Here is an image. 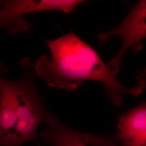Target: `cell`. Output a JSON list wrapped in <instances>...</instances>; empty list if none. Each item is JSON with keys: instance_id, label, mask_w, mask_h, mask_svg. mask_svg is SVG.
I'll list each match as a JSON object with an SVG mask.
<instances>
[{"instance_id": "cell-1", "label": "cell", "mask_w": 146, "mask_h": 146, "mask_svg": "<svg viewBox=\"0 0 146 146\" xmlns=\"http://www.w3.org/2000/svg\"><path fill=\"white\" fill-rule=\"evenodd\" d=\"M46 42L51 56H41L34 68L48 86L72 91L85 81H99L116 107L121 106L123 95L137 96L143 92L137 86L130 88L121 84L94 49L72 33Z\"/></svg>"}, {"instance_id": "cell-2", "label": "cell", "mask_w": 146, "mask_h": 146, "mask_svg": "<svg viewBox=\"0 0 146 146\" xmlns=\"http://www.w3.org/2000/svg\"><path fill=\"white\" fill-rule=\"evenodd\" d=\"M19 64L22 75L17 80L16 124L13 146H22L29 141L38 144V126L42 123L48 125L55 114L46 108L43 99L36 87V75L31 58H23Z\"/></svg>"}, {"instance_id": "cell-3", "label": "cell", "mask_w": 146, "mask_h": 146, "mask_svg": "<svg viewBox=\"0 0 146 146\" xmlns=\"http://www.w3.org/2000/svg\"><path fill=\"white\" fill-rule=\"evenodd\" d=\"M84 2L80 0L0 1V30H5L11 35L29 31L32 25L26 20L25 16L52 10L69 13Z\"/></svg>"}, {"instance_id": "cell-4", "label": "cell", "mask_w": 146, "mask_h": 146, "mask_svg": "<svg viewBox=\"0 0 146 146\" xmlns=\"http://www.w3.org/2000/svg\"><path fill=\"white\" fill-rule=\"evenodd\" d=\"M116 36L122 39L121 47L107 66L116 76L125 52L130 48L139 46L146 38V0L138 2L120 25L100 34L98 38L100 42L104 43L111 37Z\"/></svg>"}, {"instance_id": "cell-5", "label": "cell", "mask_w": 146, "mask_h": 146, "mask_svg": "<svg viewBox=\"0 0 146 146\" xmlns=\"http://www.w3.org/2000/svg\"><path fill=\"white\" fill-rule=\"evenodd\" d=\"M40 136L50 146H119L116 135H96L80 132L63 125L55 115Z\"/></svg>"}, {"instance_id": "cell-6", "label": "cell", "mask_w": 146, "mask_h": 146, "mask_svg": "<svg viewBox=\"0 0 146 146\" xmlns=\"http://www.w3.org/2000/svg\"><path fill=\"white\" fill-rule=\"evenodd\" d=\"M7 72L0 62V146H13L16 124L17 82L7 78Z\"/></svg>"}, {"instance_id": "cell-7", "label": "cell", "mask_w": 146, "mask_h": 146, "mask_svg": "<svg viewBox=\"0 0 146 146\" xmlns=\"http://www.w3.org/2000/svg\"><path fill=\"white\" fill-rule=\"evenodd\" d=\"M115 134L122 146H146V102L120 115Z\"/></svg>"}, {"instance_id": "cell-8", "label": "cell", "mask_w": 146, "mask_h": 146, "mask_svg": "<svg viewBox=\"0 0 146 146\" xmlns=\"http://www.w3.org/2000/svg\"><path fill=\"white\" fill-rule=\"evenodd\" d=\"M136 78L137 80L136 86L143 90L146 89V67L142 68L137 72V75Z\"/></svg>"}]
</instances>
